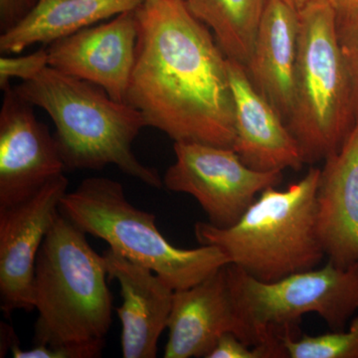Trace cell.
Segmentation results:
<instances>
[{"label": "cell", "instance_id": "obj_1", "mask_svg": "<svg viewBox=\"0 0 358 358\" xmlns=\"http://www.w3.org/2000/svg\"><path fill=\"white\" fill-rule=\"evenodd\" d=\"M126 103L174 143L233 148L228 58L185 0H145Z\"/></svg>", "mask_w": 358, "mask_h": 358}, {"label": "cell", "instance_id": "obj_2", "mask_svg": "<svg viewBox=\"0 0 358 358\" xmlns=\"http://www.w3.org/2000/svg\"><path fill=\"white\" fill-rule=\"evenodd\" d=\"M86 235L58 211L40 247L33 280L35 345L62 348L73 358L100 357L113 322L105 257Z\"/></svg>", "mask_w": 358, "mask_h": 358}, {"label": "cell", "instance_id": "obj_3", "mask_svg": "<svg viewBox=\"0 0 358 358\" xmlns=\"http://www.w3.org/2000/svg\"><path fill=\"white\" fill-rule=\"evenodd\" d=\"M14 90L55 124L54 136L66 169L115 166L150 187H164L159 171L141 164L133 152L134 140L147 127L140 110L114 100L102 87L50 66Z\"/></svg>", "mask_w": 358, "mask_h": 358}, {"label": "cell", "instance_id": "obj_4", "mask_svg": "<svg viewBox=\"0 0 358 358\" xmlns=\"http://www.w3.org/2000/svg\"><path fill=\"white\" fill-rule=\"evenodd\" d=\"M320 171L312 167L285 190L266 188L231 227L195 224L197 241L218 247L230 264L263 282L317 268L326 257L317 233Z\"/></svg>", "mask_w": 358, "mask_h": 358}, {"label": "cell", "instance_id": "obj_5", "mask_svg": "<svg viewBox=\"0 0 358 358\" xmlns=\"http://www.w3.org/2000/svg\"><path fill=\"white\" fill-rule=\"evenodd\" d=\"M355 121L338 14L329 0H313L300 9L293 107L287 126L306 164H313L338 150Z\"/></svg>", "mask_w": 358, "mask_h": 358}, {"label": "cell", "instance_id": "obj_6", "mask_svg": "<svg viewBox=\"0 0 358 358\" xmlns=\"http://www.w3.org/2000/svg\"><path fill=\"white\" fill-rule=\"evenodd\" d=\"M59 211L85 234L103 240L117 253L154 271L174 291L192 288L230 264L216 246L176 248L159 232L154 214L134 207L124 186L114 179H84L66 193Z\"/></svg>", "mask_w": 358, "mask_h": 358}, {"label": "cell", "instance_id": "obj_7", "mask_svg": "<svg viewBox=\"0 0 358 358\" xmlns=\"http://www.w3.org/2000/svg\"><path fill=\"white\" fill-rule=\"evenodd\" d=\"M228 282L248 345L282 343L301 317L315 313L333 331H343L358 310V264L339 267L327 261L322 268L263 282L228 264ZM296 338V336H294Z\"/></svg>", "mask_w": 358, "mask_h": 358}, {"label": "cell", "instance_id": "obj_8", "mask_svg": "<svg viewBox=\"0 0 358 358\" xmlns=\"http://www.w3.org/2000/svg\"><path fill=\"white\" fill-rule=\"evenodd\" d=\"M176 162L162 182L169 192L197 200L218 228L234 225L266 188L282 182V171L250 169L233 148L201 143H174Z\"/></svg>", "mask_w": 358, "mask_h": 358}, {"label": "cell", "instance_id": "obj_9", "mask_svg": "<svg viewBox=\"0 0 358 358\" xmlns=\"http://www.w3.org/2000/svg\"><path fill=\"white\" fill-rule=\"evenodd\" d=\"M0 110V208L29 199L64 174L55 136L9 85Z\"/></svg>", "mask_w": 358, "mask_h": 358}, {"label": "cell", "instance_id": "obj_10", "mask_svg": "<svg viewBox=\"0 0 358 358\" xmlns=\"http://www.w3.org/2000/svg\"><path fill=\"white\" fill-rule=\"evenodd\" d=\"M68 185L69 180L62 174L29 199L0 208V301L6 315L34 310L37 255Z\"/></svg>", "mask_w": 358, "mask_h": 358}, {"label": "cell", "instance_id": "obj_11", "mask_svg": "<svg viewBox=\"0 0 358 358\" xmlns=\"http://www.w3.org/2000/svg\"><path fill=\"white\" fill-rule=\"evenodd\" d=\"M136 10L53 42L49 66L102 87L114 100L126 103L138 43Z\"/></svg>", "mask_w": 358, "mask_h": 358}, {"label": "cell", "instance_id": "obj_12", "mask_svg": "<svg viewBox=\"0 0 358 358\" xmlns=\"http://www.w3.org/2000/svg\"><path fill=\"white\" fill-rule=\"evenodd\" d=\"M235 105L233 150L255 171H299L306 164L298 141L277 110L256 89L246 67L228 58Z\"/></svg>", "mask_w": 358, "mask_h": 358}, {"label": "cell", "instance_id": "obj_13", "mask_svg": "<svg viewBox=\"0 0 358 358\" xmlns=\"http://www.w3.org/2000/svg\"><path fill=\"white\" fill-rule=\"evenodd\" d=\"M227 265L192 288L174 291L164 357L207 358L224 334L241 339Z\"/></svg>", "mask_w": 358, "mask_h": 358}, {"label": "cell", "instance_id": "obj_14", "mask_svg": "<svg viewBox=\"0 0 358 358\" xmlns=\"http://www.w3.org/2000/svg\"><path fill=\"white\" fill-rule=\"evenodd\" d=\"M108 277L121 286L122 303L115 308L122 324L124 358H155L160 336L167 329L174 289L154 271L110 248L103 254Z\"/></svg>", "mask_w": 358, "mask_h": 358}, {"label": "cell", "instance_id": "obj_15", "mask_svg": "<svg viewBox=\"0 0 358 358\" xmlns=\"http://www.w3.org/2000/svg\"><path fill=\"white\" fill-rule=\"evenodd\" d=\"M317 192V233L339 267L358 264V115L338 150L327 157Z\"/></svg>", "mask_w": 358, "mask_h": 358}, {"label": "cell", "instance_id": "obj_16", "mask_svg": "<svg viewBox=\"0 0 358 358\" xmlns=\"http://www.w3.org/2000/svg\"><path fill=\"white\" fill-rule=\"evenodd\" d=\"M300 9L293 0H267L247 72L287 124L294 100Z\"/></svg>", "mask_w": 358, "mask_h": 358}, {"label": "cell", "instance_id": "obj_17", "mask_svg": "<svg viewBox=\"0 0 358 358\" xmlns=\"http://www.w3.org/2000/svg\"><path fill=\"white\" fill-rule=\"evenodd\" d=\"M145 0H38L8 31L1 33L0 51L18 54L36 43L51 44L85 28L136 10Z\"/></svg>", "mask_w": 358, "mask_h": 358}, {"label": "cell", "instance_id": "obj_18", "mask_svg": "<svg viewBox=\"0 0 358 358\" xmlns=\"http://www.w3.org/2000/svg\"><path fill=\"white\" fill-rule=\"evenodd\" d=\"M213 33L226 57L248 64L267 0H185Z\"/></svg>", "mask_w": 358, "mask_h": 358}, {"label": "cell", "instance_id": "obj_19", "mask_svg": "<svg viewBox=\"0 0 358 358\" xmlns=\"http://www.w3.org/2000/svg\"><path fill=\"white\" fill-rule=\"evenodd\" d=\"M289 358H358V317L348 331H333L320 336L282 338Z\"/></svg>", "mask_w": 358, "mask_h": 358}, {"label": "cell", "instance_id": "obj_20", "mask_svg": "<svg viewBox=\"0 0 358 358\" xmlns=\"http://www.w3.org/2000/svg\"><path fill=\"white\" fill-rule=\"evenodd\" d=\"M287 358L282 343H263L251 346L232 333L220 336L207 358Z\"/></svg>", "mask_w": 358, "mask_h": 358}, {"label": "cell", "instance_id": "obj_21", "mask_svg": "<svg viewBox=\"0 0 358 358\" xmlns=\"http://www.w3.org/2000/svg\"><path fill=\"white\" fill-rule=\"evenodd\" d=\"M49 66L48 49L41 48L20 57L0 59V88L2 91L10 85L11 79L29 81L38 76Z\"/></svg>", "mask_w": 358, "mask_h": 358}, {"label": "cell", "instance_id": "obj_22", "mask_svg": "<svg viewBox=\"0 0 358 358\" xmlns=\"http://www.w3.org/2000/svg\"><path fill=\"white\" fill-rule=\"evenodd\" d=\"M338 39L352 78L355 114L358 115V15L338 20Z\"/></svg>", "mask_w": 358, "mask_h": 358}, {"label": "cell", "instance_id": "obj_23", "mask_svg": "<svg viewBox=\"0 0 358 358\" xmlns=\"http://www.w3.org/2000/svg\"><path fill=\"white\" fill-rule=\"evenodd\" d=\"M38 0H0V30L8 31L36 6Z\"/></svg>", "mask_w": 358, "mask_h": 358}, {"label": "cell", "instance_id": "obj_24", "mask_svg": "<svg viewBox=\"0 0 358 358\" xmlns=\"http://www.w3.org/2000/svg\"><path fill=\"white\" fill-rule=\"evenodd\" d=\"M338 14V20L358 15V0H329Z\"/></svg>", "mask_w": 358, "mask_h": 358}, {"label": "cell", "instance_id": "obj_25", "mask_svg": "<svg viewBox=\"0 0 358 358\" xmlns=\"http://www.w3.org/2000/svg\"><path fill=\"white\" fill-rule=\"evenodd\" d=\"M294 3L296 4V6L298 7L299 9H301V7L307 6L308 3H310L313 0H293Z\"/></svg>", "mask_w": 358, "mask_h": 358}]
</instances>
